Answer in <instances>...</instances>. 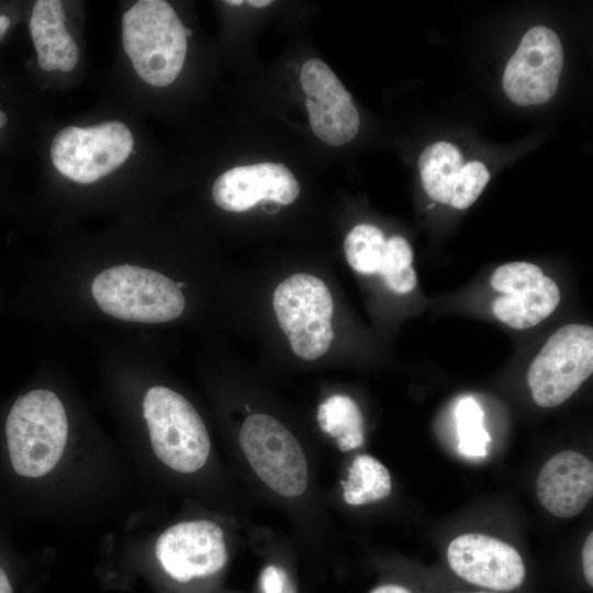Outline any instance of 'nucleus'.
Here are the masks:
<instances>
[{
    "mask_svg": "<svg viewBox=\"0 0 593 593\" xmlns=\"http://www.w3.org/2000/svg\"><path fill=\"white\" fill-rule=\"evenodd\" d=\"M247 3L254 8H265L272 3L271 0H249Z\"/></svg>",
    "mask_w": 593,
    "mask_h": 593,
    "instance_id": "nucleus-29",
    "label": "nucleus"
},
{
    "mask_svg": "<svg viewBox=\"0 0 593 593\" xmlns=\"http://www.w3.org/2000/svg\"><path fill=\"white\" fill-rule=\"evenodd\" d=\"M66 16L59 0H38L30 19V33L40 67L46 71L72 70L79 59V48L67 31Z\"/></svg>",
    "mask_w": 593,
    "mask_h": 593,
    "instance_id": "nucleus-16",
    "label": "nucleus"
},
{
    "mask_svg": "<svg viewBox=\"0 0 593 593\" xmlns=\"http://www.w3.org/2000/svg\"><path fill=\"white\" fill-rule=\"evenodd\" d=\"M0 593H14L11 577L2 563H0Z\"/></svg>",
    "mask_w": 593,
    "mask_h": 593,
    "instance_id": "nucleus-26",
    "label": "nucleus"
},
{
    "mask_svg": "<svg viewBox=\"0 0 593 593\" xmlns=\"http://www.w3.org/2000/svg\"><path fill=\"white\" fill-rule=\"evenodd\" d=\"M342 486L346 503L362 505L387 497L392 483L388 469L379 460L370 455H360L353 460Z\"/></svg>",
    "mask_w": 593,
    "mask_h": 593,
    "instance_id": "nucleus-19",
    "label": "nucleus"
},
{
    "mask_svg": "<svg viewBox=\"0 0 593 593\" xmlns=\"http://www.w3.org/2000/svg\"><path fill=\"white\" fill-rule=\"evenodd\" d=\"M240 447L257 475L276 493L296 497L307 486V462L296 438L278 419L253 414L239 433Z\"/></svg>",
    "mask_w": 593,
    "mask_h": 593,
    "instance_id": "nucleus-7",
    "label": "nucleus"
},
{
    "mask_svg": "<svg viewBox=\"0 0 593 593\" xmlns=\"http://www.w3.org/2000/svg\"><path fill=\"white\" fill-rule=\"evenodd\" d=\"M8 123V116L7 114L0 110V130L1 127L5 126ZM0 135H1V132H0Z\"/></svg>",
    "mask_w": 593,
    "mask_h": 593,
    "instance_id": "nucleus-30",
    "label": "nucleus"
},
{
    "mask_svg": "<svg viewBox=\"0 0 593 593\" xmlns=\"http://www.w3.org/2000/svg\"><path fill=\"white\" fill-rule=\"evenodd\" d=\"M458 451L466 457L481 458L486 455L491 437L483 425L484 412L470 396L459 401L456 407Z\"/></svg>",
    "mask_w": 593,
    "mask_h": 593,
    "instance_id": "nucleus-21",
    "label": "nucleus"
},
{
    "mask_svg": "<svg viewBox=\"0 0 593 593\" xmlns=\"http://www.w3.org/2000/svg\"><path fill=\"white\" fill-rule=\"evenodd\" d=\"M473 593H495V592H473Z\"/></svg>",
    "mask_w": 593,
    "mask_h": 593,
    "instance_id": "nucleus-32",
    "label": "nucleus"
},
{
    "mask_svg": "<svg viewBox=\"0 0 593 593\" xmlns=\"http://www.w3.org/2000/svg\"><path fill=\"white\" fill-rule=\"evenodd\" d=\"M10 19L4 15L0 14V41L3 38L4 34L7 33L9 26H10Z\"/></svg>",
    "mask_w": 593,
    "mask_h": 593,
    "instance_id": "nucleus-28",
    "label": "nucleus"
},
{
    "mask_svg": "<svg viewBox=\"0 0 593 593\" xmlns=\"http://www.w3.org/2000/svg\"><path fill=\"white\" fill-rule=\"evenodd\" d=\"M370 593H411V592L403 586L388 584V585L379 586L374 589L373 591H371Z\"/></svg>",
    "mask_w": 593,
    "mask_h": 593,
    "instance_id": "nucleus-27",
    "label": "nucleus"
},
{
    "mask_svg": "<svg viewBox=\"0 0 593 593\" xmlns=\"http://www.w3.org/2000/svg\"><path fill=\"white\" fill-rule=\"evenodd\" d=\"M300 194L292 171L280 163H258L234 167L216 178L214 202L228 212H245L259 201L291 204Z\"/></svg>",
    "mask_w": 593,
    "mask_h": 593,
    "instance_id": "nucleus-14",
    "label": "nucleus"
},
{
    "mask_svg": "<svg viewBox=\"0 0 593 593\" xmlns=\"http://www.w3.org/2000/svg\"><path fill=\"white\" fill-rule=\"evenodd\" d=\"M387 238L371 224L356 225L344 240V251L350 267L359 273H379Z\"/></svg>",
    "mask_w": 593,
    "mask_h": 593,
    "instance_id": "nucleus-20",
    "label": "nucleus"
},
{
    "mask_svg": "<svg viewBox=\"0 0 593 593\" xmlns=\"http://www.w3.org/2000/svg\"><path fill=\"white\" fill-rule=\"evenodd\" d=\"M262 593H295L286 571L276 566H267L261 573Z\"/></svg>",
    "mask_w": 593,
    "mask_h": 593,
    "instance_id": "nucleus-24",
    "label": "nucleus"
},
{
    "mask_svg": "<svg viewBox=\"0 0 593 593\" xmlns=\"http://www.w3.org/2000/svg\"><path fill=\"white\" fill-rule=\"evenodd\" d=\"M593 371V328L568 324L556 331L527 372L535 403L553 407L567 401Z\"/></svg>",
    "mask_w": 593,
    "mask_h": 593,
    "instance_id": "nucleus-6",
    "label": "nucleus"
},
{
    "mask_svg": "<svg viewBox=\"0 0 593 593\" xmlns=\"http://www.w3.org/2000/svg\"><path fill=\"white\" fill-rule=\"evenodd\" d=\"M536 493L552 515L574 517L593 495L592 461L574 450L553 455L539 471Z\"/></svg>",
    "mask_w": 593,
    "mask_h": 593,
    "instance_id": "nucleus-15",
    "label": "nucleus"
},
{
    "mask_svg": "<svg viewBox=\"0 0 593 593\" xmlns=\"http://www.w3.org/2000/svg\"><path fill=\"white\" fill-rule=\"evenodd\" d=\"M492 288L503 295L492 303L493 314L504 324L530 328L548 317L560 302L557 283L530 262L500 266L491 277Z\"/></svg>",
    "mask_w": 593,
    "mask_h": 593,
    "instance_id": "nucleus-10",
    "label": "nucleus"
},
{
    "mask_svg": "<svg viewBox=\"0 0 593 593\" xmlns=\"http://www.w3.org/2000/svg\"><path fill=\"white\" fill-rule=\"evenodd\" d=\"M273 310L293 353L301 359L322 357L334 338V312L326 284L309 273L286 278L273 292Z\"/></svg>",
    "mask_w": 593,
    "mask_h": 593,
    "instance_id": "nucleus-5",
    "label": "nucleus"
},
{
    "mask_svg": "<svg viewBox=\"0 0 593 593\" xmlns=\"http://www.w3.org/2000/svg\"><path fill=\"white\" fill-rule=\"evenodd\" d=\"M91 292L103 312L130 322H169L182 314L186 304L170 278L132 265L101 271L92 281Z\"/></svg>",
    "mask_w": 593,
    "mask_h": 593,
    "instance_id": "nucleus-3",
    "label": "nucleus"
},
{
    "mask_svg": "<svg viewBox=\"0 0 593 593\" xmlns=\"http://www.w3.org/2000/svg\"><path fill=\"white\" fill-rule=\"evenodd\" d=\"M412 260L413 250L404 237L387 238L379 275L393 292L407 293L414 289L417 279Z\"/></svg>",
    "mask_w": 593,
    "mask_h": 593,
    "instance_id": "nucleus-22",
    "label": "nucleus"
},
{
    "mask_svg": "<svg viewBox=\"0 0 593 593\" xmlns=\"http://www.w3.org/2000/svg\"><path fill=\"white\" fill-rule=\"evenodd\" d=\"M582 564L586 582L593 586V533L591 532L582 547Z\"/></svg>",
    "mask_w": 593,
    "mask_h": 593,
    "instance_id": "nucleus-25",
    "label": "nucleus"
},
{
    "mask_svg": "<svg viewBox=\"0 0 593 593\" xmlns=\"http://www.w3.org/2000/svg\"><path fill=\"white\" fill-rule=\"evenodd\" d=\"M490 180L486 166L478 160L466 163L454 188L450 204L463 210L469 208L481 194Z\"/></svg>",
    "mask_w": 593,
    "mask_h": 593,
    "instance_id": "nucleus-23",
    "label": "nucleus"
},
{
    "mask_svg": "<svg viewBox=\"0 0 593 593\" xmlns=\"http://www.w3.org/2000/svg\"><path fill=\"white\" fill-rule=\"evenodd\" d=\"M143 414L159 460L183 473L204 466L210 454L209 434L187 399L169 388L152 387L143 401Z\"/></svg>",
    "mask_w": 593,
    "mask_h": 593,
    "instance_id": "nucleus-4",
    "label": "nucleus"
},
{
    "mask_svg": "<svg viewBox=\"0 0 593 593\" xmlns=\"http://www.w3.org/2000/svg\"><path fill=\"white\" fill-rule=\"evenodd\" d=\"M125 53L147 83L165 87L179 76L187 54L186 27L167 1L141 0L123 15Z\"/></svg>",
    "mask_w": 593,
    "mask_h": 593,
    "instance_id": "nucleus-2",
    "label": "nucleus"
},
{
    "mask_svg": "<svg viewBox=\"0 0 593 593\" xmlns=\"http://www.w3.org/2000/svg\"><path fill=\"white\" fill-rule=\"evenodd\" d=\"M301 86L314 134L333 146L350 142L359 130V113L334 71L323 60L311 58L302 66Z\"/></svg>",
    "mask_w": 593,
    "mask_h": 593,
    "instance_id": "nucleus-12",
    "label": "nucleus"
},
{
    "mask_svg": "<svg viewBox=\"0 0 593 593\" xmlns=\"http://www.w3.org/2000/svg\"><path fill=\"white\" fill-rule=\"evenodd\" d=\"M225 3L230 4V5H242L244 3L243 0H227L225 1Z\"/></svg>",
    "mask_w": 593,
    "mask_h": 593,
    "instance_id": "nucleus-31",
    "label": "nucleus"
},
{
    "mask_svg": "<svg viewBox=\"0 0 593 593\" xmlns=\"http://www.w3.org/2000/svg\"><path fill=\"white\" fill-rule=\"evenodd\" d=\"M316 418L320 428L335 438L342 451H349L362 445V415L349 396L335 394L327 398L320 404Z\"/></svg>",
    "mask_w": 593,
    "mask_h": 593,
    "instance_id": "nucleus-18",
    "label": "nucleus"
},
{
    "mask_svg": "<svg viewBox=\"0 0 593 593\" xmlns=\"http://www.w3.org/2000/svg\"><path fill=\"white\" fill-rule=\"evenodd\" d=\"M463 165L462 154L451 143L436 142L428 145L418 158L422 184L428 197L450 204Z\"/></svg>",
    "mask_w": 593,
    "mask_h": 593,
    "instance_id": "nucleus-17",
    "label": "nucleus"
},
{
    "mask_svg": "<svg viewBox=\"0 0 593 593\" xmlns=\"http://www.w3.org/2000/svg\"><path fill=\"white\" fill-rule=\"evenodd\" d=\"M155 553L163 569L179 582L212 575L227 561L223 530L206 519L169 527L158 537Z\"/></svg>",
    "mask_w": 593,
    "mask_h": 593,
    "instance_id": "nucleus-11",
    "label": "nucleus"
},
{
    "mask_svg": "<svg viewBox=\"0 0 593 593\" xmlns=\"http://www.w3.org/2000/svg\"><path fill=\"white\" fill-rule=\"evenodd\" d=\"M130 128L119 121L94 126H67L54 137L51 158L65 177L91 183L121 166L133 150Z\"/></svg>",
    "mask_w": 593,
    "mask_h": 593,
    "instance_id": "nucleus-8",
    "label": "nucleus"
},
{
    "mask_svg": "<svg viewBox=\"0 0 593 593\" xmlns=\"http://www.w3.org/2000/svg\"><path fill=\"white\" fill-rule=\"evenodd\" d=\"M562 65L563 51L556 32L542 25L534 26L506 64L503 89L516 104L545 103L556 93Z\"/></svg>",
    "mask_w": 593,
    "mask_h": 593,
    "instance_id": "nucleus-9",
    "label": "nucleus"
},
{
    "mask_svg": "<svg viewBox=\"0 0 593 593\" xmlns=\"http://www.w3.org/2000/svg\"><path fill=\"white\" fill-rule=\"evenodd\" d=\"M68 436V422L61 401L44 389L20 395L4 422L9 465L14 474L36 479L59 461Z\"/></svg>",
    "mask_w": 593,
    "mask_h": 593,
    "instance_id": "nucleus-1",
    "label": "nucleus"
},
{
    "mask_svg": "<svg viewBox=\"0 0 593 593\" xmlns=\"http://www.w3.org/2000/svg\"><path fill=\"white\" fill-rule=\"evenodd\" d=\"M451 570L469 583L494 591H512L526 577L524 561L511 545L482 534H463L448 546Z\"/></svg>",
    "mask_w": 593,
    "mask_h": 593,
    "instance_id": "nucleus-13",
    "label": "nucleus"
}]
</instances>
